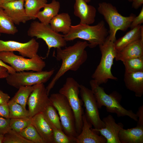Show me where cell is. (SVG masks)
Listing matches in <instances>:
<instances>
[{"label":"cell","instance_id":"obj_6","mask_svg":"<svg viewBox=\"0 0 143 143\" xmlns=\"http://www.w3.org/2000/svg\"><path fill=\"white\" fill-rule=\"evenodd\" d=\"M49 98L58 112L63 131L68 136L75 138L78 134L75 128L74 116L67 99L59 93L51 94Z\"/></svg>","mask_w":143,"mask_h":143},{"label":"cell","instance_id":"obj_14","mask_svg":"<svg viewBox=\"0 0 143 143\" xmlns=\"http://www.w3.org/2000/svg\"><path fill=\"white\" fill-rule=\"evenodd\" d=\"M0 7L5 10L15 24L24 23L31 20L26 13L24 0L2 3L0 4Z\"/></svg>","mask_w":143,"mask_h":143},{"label":"cell","instance_id":"obj_20","mask_svg":"<svg viewBox=\"0 0 143 143\" xmlns=\"http://www.w3.org/2000/svg\"><path fill=\"white\" fill-rule=\"evenodd\" d=\"M143 56V40L140 39L125 47L121 50L117 51L116 61H123Z\"/></svg>","mask_w":143,"mask_h":143},{"label":"cell","instance_id":"obj_13","mask_svg":"<svg viewBox=\"0 0 143 143\" xmlns=\"http://www.w3.org/2000/svg\"><path fill=\"white\" fill-rule=\"evenodd\" d=\"M39 47V43L34 38L24 43L0 39V52L17 51L22 56L32 58L38 55Z\"/></svg>","mask_w":143,"mask_h":143},{"label":"cell","instance_id":"obj_47","mask_svg":"<svg viewBox=\"0 0 143 143\" xmlns=\"http://www.w3.org/2000/svg\"><path fill=\"white\" fill-rule=\"evenodd\" d=\"M127 0L130 2H132L134 0Z\"/></svg>","mask_w":143,"mask_h":143},{"label":"cell","instance_id":"obj_21","mask_svg":"<svg viewBox=\"0 0 143 143\" xmlns=\"http://www.w3.org/2000/svg\"><path fill=\"white\" fill-rule=\"evenodd\" d=\"M140 39L143 40V26L139 25L131 29L124 35L114 42L115 47L118 51L129 44Z\"/></svg>","mask_w":143,"mask_h":143},{"label":"cell","instance_id":"obj_3","mask_svg":"<svg viewBox=\"0 0 143 143\" xmlns=\"http://www.w3.org/2000/svg\"><path fill=\"white\" fill-rule=\"evenodd\" d=\"M90 84L91 90L96 100L99 109L104 106L109 113L116 114L118 117L127 116L137 122L138 117L132 110H127L120 104L122 97L117 91H114L109 95L105 92L104 89L100 86L92 79Z\"/></svg>","mask_w":143,"mask_h":143},{"label":"cell","instance_id":"obj_15","mask_svg":"<svg viewBox=\"0 0 143 143\" xmlns=\"http://www.w3.org/2000/svg\"><path fill=\"white\" fill-rule=\"evenodd\" d=\"M102 121L105 127L100 129H91L98 134L103 136L106 140V143H120L118 135L120 130L123 128L121 123H117L113 116L110 115L104 118Z\"/></svg>","mask_w":143,"mask_h":143},{"label":"cell","instance_id":"obj_30","mask_svg":"<svg viewBox=\"0 0 143 143\" xmlns=\"http://www.w3.org/2000/svg\"><path fill=\"white\" fill-rule=\"evenodd\" d=\"M122 62L125 67V72L143 71V56L126 60Z\"/></svg>","mask_w":143,"mask_h":143},{"label":"cell","instance_id":"obj_45","mask_svg":"<svg viewBox=\"0 0 143 143\" xmlns=\"http://www.w3.org/2000/svg\"><path fill=\"white\" fill-rule=\"evenodd\" d=\"M87 3H88L91 1V0H84Z\"/></svg>","mask_w":143,"mask_h":143},{"label":"cell","instance_id":"obj_44","mask_svg":"<svg viewBox=\"0 0 143 143\" xmlns=\"http://www.w3.org/2000/svg\"><path fill=\"white\" fill-rule=\"evenodd\" d=\"M17 0H3V3H6L9 2Z\"/></svg>","mask_w":143,"mask_h":143},{"label":"cell","instance_id":"obj_29","mask_svg":"<svg viewBox=\"0 0 143 143\" xmlns=\"http://www.w3.org/2000/svg\"><path fill=\"white\" fill-rule=\"evenodd\" d=\"M45 118L56 128L62 130L60 118L57 110L51 103L42 112Z\"/></svg>","mask_w":143,"mask_h":143},{"label":"cell","instance_id":"obj_35","mask_svg":"<svg viewBox=\"0 0 143 143\" xmlns=\"http://www.w3.org/2000/svg\"><path fill=\"white\" fill-rule=\"evenodd\" d=\"M10 119L0 117V135L4 136L11 128L10 125Z\"/></svg>","mask_w":143,"mask_h":143},{"label":"cell","instance_id":"obj_34","mask_svg":"<svg viewBox=\"0 0 143 143\" xmlns=\"http://www.w3.org/2000/svg\"><path fill=\"white\" fill-rule=\"evenodd\" d=\"M3 143H33L11 129L4 135Z\"/></svg>","mask_w":143,"mask_h":143},{"label":"cell","instance_id":"obj_16","mask_svg":"<svg viewBox=\"0 0 143 143\" xmlns=\"http://www.w3.org/2000/svg\"><path fill=\"white\" fill-rule=\"evenodd\" d=\"M74 14L80 19V24L90 25L95 21L96 10L93 6L88 5L84 0H75Z\"/></svg>","mask_w":143,"mask_h":143},{"label":"cell","instance_id":"obj_38","mask_svg":"<svg viewBox=\"0 0 143 143\" xmlns=\"http://www.w3.org/2000/svg\"><path fill=\"white\" fill-rule=\"evenodd\" d=\"M138 118L137 126H143V105L140 106L136 114Z\"/></svg>","mask_w":143,"mask_h":143},{"label":"cell","instance_id":"obj_2","mask_svg":"<svg viewBox=\"0 0 143 143\" xmlns=\"http://www.w3.org/2000/svg\"><path fill=\"white\" fill-rule=\"evenodd\" d=\"M109 35V31L103 20L94 25L79 24L72 25L69 33L64 35L66 41L79 38L87 41L88 47L93 48L103 44Z\"/></svg>","mask_w":143,"mask_h":143},{"label":"cell","instance_id":"obj_26","mask_svg":"<svg viewBox=\"0 0 143 143\" xmlns=\"http://www.w3.org/2000/svg\"><path fill=\"white\" fill-rule=\"evenodd\" d=\"M47 2V0H24V7L27 15L31 20L36 19L40 10Z\"/></svg>","mask_w":143,"mask_h":143},{"label":"cell","instance_id":"obj_27","mask_svg":"<svg viewBox=\"0 0 143 143\" xmlns=\"http://www.w3.org/2000/svg\"><path fill=\"white\" fill-rule=\"evenodd\" d=\"M35 85L20 87L12 99L26 109L28 99Z\"/></svg>","mask_w":143,"mask_h":143},{"label":"cell","instance_id":"obj_32","mask_svg":"<svg viewBox=\"0 0 143 143\" xmlns=\"http://www.w3.org/2000/svg\"><path fill=\"white\" fill-rule=\"evenodd\" d=\"M45 119L52 130L54 143H75V138H73L68 136L62 130H60L56 128L46 118Z\"/></svg>","mask_w":143,"mask_h":143},{"label":"cell","instance_id":"obj_11","mask_svg":"<svg viewBox=\"0 0 143 143\" xmlns=\"http://www.w3.org/2000/svg\"><path fill=\"white\" fill-rule=\"evenodd\" d=\"M79 93L85 108L84 114L88 120L95 129L105 127V124L100 117L97 101L91 90L79 85Z\"/></svg>","mask_w":143,"mask_h":143},{"label":"cell","instance_id":"obj_48","mask_svg":"<svg viewBox=\"0 0 143 143\" xmlns=\"http://www.w3.org/2000/svg\"><path fill=\"white\" fill-rule=\"evenodd\" d=\"M0 35H1V34L0 33Z\"/></svg>","mask_w":143,"mask_h":143},{"label":"cell","instance_id":"obj_39","mask_svg":"<svg viewBox=\"0 0 143 143\" xmlns=\"http://www.w3.org/2000/svg\"><path fill=\"white\" fill-rule=\"evenodd\" d=\"M10 99L8 94L0 90V105L7 104Z\"/></svg>","mask_w":143,"mask_h":143},{"label":"cell","instance_id":"obj_43","mask_svg":"<svg viewBox=\"0 0 143 143\" xmlns=\"http://www.w3.org/2000/svg\"><path fill=\"white\" fill-rule=\"evenodd\" d=\"M4 136L0 135V143H3Z\"/></svg>","mask_w":143,"mask_h":143},{"label":"cell","instance_id":"obj_36","mask_svg":"<svg viewBox=\"0 0 143 143\" xmlns=\"http://www.w3.org/2000/svg\"><path fill=\"white\" fill-rule=\"evenodd\" d=\"M143 23V7L140 13L137 16H136L132 21L129 28L131 29H133Z\"/></svg>","mask_w":143,"mask_h":143},{"label":"cell","instance_id":"obj_17","mask_svg":"<svg viewBox=\"0 0 143 143\" xmlns=\"http://www.w3.org/2000/svg\"><path fill=\"white\" fill-rule=\"evenodd\" d=\"M83 126L81 133L75 138L76 143H106V140L91 129L92 124L84 114L82 116Z\"/></svg>","mask_w":143,"mask_h":143},{"label":"cell","instance_id":"obj_19","mask_svg":"<svg viewBox=\"0 0 143 143\" xmlns=\"http://www.w3.org/2000/svg\"><path fill=\"white\" fill-rule=\"evenodd\" d=\"M124 81L127 88L133 92L137 97L143 95V71L125 72Z\"/></svg>","mask_w":143,"mask_h":143},{"label":"cell","instance_id":"obj_33","mask_svg":"<svg viewBox=\"0 0 143 143\" xmlns=\"http://www.w3.org/2000/svg\"><path fill=\"white\" fill-rule=\"evenodd\" d=\"M31 124H33L32 117L10 119V125L11 129L19 133Z\"/></svg>","mask_w":143,"mask_h":143},{"label":"cell","instance_id":"obj_4","mask_svg":"<svg viewBox=\"0 0 143 143\" xmlns=\"http://www.w3.org/2000/svg\"><path fill=\"white\" fill-rule=\"evenodd\" d=\"M97 10L109 25V38L114 42L116 39L115 36L117 31L120 30L124 32L127 30L136 16L133 14L127 16H122L115 6L105 2L99 3Z\"/></svg>","mask_w":143,"mask_h":143},{"label":"cell","instance_id":"obj_12","mask_svg":"<svg viewBox=\"0 0 143 143\" xmlns=\"http://www.w3.org/2000/svg\"><path fill=\"white\" fill-rule=\"evenodd\" d=\"M44 84L35 85L34 88L29 98L27 104L30 117H32L37 114L43 112L51 103Z\"/></svg>","mask_w":143,"mask_h":143},{"label":"cell","instance_id":"obj_24","mask_svg":"<svg viewBox=\"0 0 143 143\" xmlns=\"http://www.w3.org/2000/svg\"><path fill=\"white\" fill-rule=\"evenodd\" d=\"M43 10L40 11L37 16L40 22L45 24H49L51 20L58 14L60 8V2L56 0H52L46 3Z\"/></svg>","mask_w":143,"mask_h":143},{"label":"cell","instance_id":"obj_10","mask_svg":"<svg viewBox=\"0 0 143 143\" xmlns=\"http://www.w3.org/2000/svg\"><path fill=\"white\" fill-rule=\"evenodd\" d=\"M55 70L39 72L25 71L9 74L6 78L7 83L19 89L22 86H32L46 82L54 73Z\"/></svg>","mask_w":143,"mask_h":143},{"label":"cell","instance_id":"obj_40","mask_svg":"<svg viewBox=\"0 0 143 143\" xmlns=\"http://www.w3.org/2000/svg\"><path fill=\"white\" fill-rule=\"evenodd\" d=\"M9 74L6 68L0 66V79L6 78Z\"/></svg>","mask_w":143,"mask_h":143},{"label":"cell","instance_id":"obj_25","mask_svg":"<svg viewBox=\"0 0 143 143\" xmlns=\"http://www.w3.org/2000/svg\"><path fill=\"white\" fill-rule=\"evenodd\" d=\"M15 24L5 10L0 7V33L15 34L18 31Z\"/></svg>","mask_w":143,"mask_h":143},{"label":"cell","instance_id":"obj_1","mask_svg":"<svg viewBox=\"0 0 143 143\" xmlns=\"http://www.w3.org/2000/svg\"><path fill=\"white\" fill-rule=\"evenodd\" d=\"M88 45L86 41H79L64 49L56 48V57L58 61H61L62 64L59 70L46 87L48 95L56 82L66 72L69 70L77 71L86 61L88 56L85 49Z\"/></svg>","mask_w":143,"mask_h":143},{"label":"cell","instance_id":"obj_37","mask_svg":"<svg viewBox=\"0 0 143 143\" xmlns=\"http://www.w3.org/2000/svg\"><path fill=\"white\" fill-rule=\"evenodd\" d=\"M0 117L9 118V110L8 104L0 105Z\"/></svg>","mask_w":143,"mask_h":143},{"label":"cell","instance_id":"obj_7","mask_svg":"<svg viewBox=\"0 0 143 143\" xmlns=\"http://www.w3.org/2000/svg\"><path fill=\"white\" fill-rule=\"evenodd\" d=\"M67 99L74 114L75 128L78 135L83 126L82 116L84 114L82 107L83 102L79 97V84L73 78L69 77L59 91Z\"/></svg>","mask_w":143,"mask_h":143},{"label":"cell","instance_id":"obj_5","mask_svg":"<svg viewBox=\"0 0 143 143\" xmlns=\"http://www.w3.org/2000/svg\"><path fill=\"white\" fill-rule=\"evenodd\" d=\"M114 42L108 36L104 42L99 46L101 55V59L92 78L99 85L106 83L110 79L118 80L117 78L113 75L111 70L117 51Z\"/></svg>","mask_w":143,"mask_h":143},{"label":"cell","instance_id":"obj_31","mask_svg":"<svg viewBox=\"0 0 143 143\" xmlns=\"http://www.w3.org/2000/svg\"><path fill=\"white\" fill-rule=\"evenodd\" d=\"M19 133L25 138L33 143H45L33 124L29 125Z\"/></svg>","mask_w":143,"mask_h":143},{"label":"cell","instance_id":"obj_22","mask_svg":"<svg viewBox=\"0 0 143 143\" xmlns=\"http://www.w3.org/2000/svg\"><path fill=\"white\" fill-rule=\"evenodd\" d=\"M119 138L120 143H143V126H137L132 128L120 130Z\"/></svg>","mask_w":143,"mask_h":143},{"label":"cell","instance_id":"obj_42","mask_svg":"<svg viewBox=\"0 0 143 143\" xmlns=\"http://www.w3.org/2000/svg\"><path fill=\"white\" fill-rule=\"evenodd\" d=\"M132 2V7L135 9H137L143 5V0H134Z\"/></svg>","mask_w":143,"mask_h":143},{"label":"cell","instance_id":"obj_46","mask_svg":"<svg viewBox=\"0 0 143 143\" xmlns=\"http://www.w3.org/2000/svg\"><path fill=\"white\" fill-rule=\"evenodd\" d=\"M3 0H0V4L3 3Z\"/></svg>","mask_w":143,"mask_h":143},{"label":"cell","instance_id":"obj_8","mask_svg":"<svg viewBox=\"0 0 143 143\" xmlns=\"http://www.w3.org/2000/svg\"><path fill=\"white\" fill-rule=\"evenodd\" d=\"M27 34L31 37H35L44 41L48 48L47 57L51 48H62L66 45L63 35L54 31L50 24H45L38 21H34L30 24Z\"/></svg>","mask_w":143,"mask_h":143},{"label":"cell","instance_id":"obj_28","mask_svg":"<svg viewBox=\"0 0 143 143\" xmlns=\"http://www.w3.org/2000/svg\"><path fill=\"white\" fill-rule=\"evenodd\" d=\"M8 104L9 108L10 118L29 117L28 110L12 99L9 100Z\"/></svg>","mask_w":143,"mask_h":143},{"label":"cell","instance_id":"obj_41","mask_svg":"<svg viewBox=\"0 0 143 143\" xmlns=\"http://www.w3.org/2000/svg\"><path fill=\"white\" fill-rule=\"evenodd\" d=\"M0 66L6 68L9 74H13L16 72L15 70L11 66L7 65L0 59Z\"/></svg>","mask_w":143,"mask_h":143},{"label":"cell","instance_id":"obj_23","mask_svg":"<svg viewBox=\"0 0 143 143\" xmlns=\"http://www.w3.org/2000/svg\"><path fill=\"white\" fill-rule=\"evenodd\" d=\"M49 24L56 32H61L64 35L69 32L72 26V20L69 14L62 13L57 14L51 20Z\"/></svg>","mask_w":143,"mask_h":143},{"label":"cell","instance_id":"obj_9","mask_svg":"<svg viewBox=\"0 0 143 143\" xmlns=\"http://www.w3.org/2000/svg\"><path fill=\"white\" fill-rule=\"evenodd\" d=\"M0 59L9 64L16 72L25 71L39 72L43 70L46 66L45 62L38 55L28 59L17 55L13 52H0Z\"/></svg>","mask_w":143,"mask_h":143},{"label":"cell","instance_id":"obj_18","mask_svg":"<svg viewBox=\"0 0 143 143\" xmlns=\"http://www.w3.org/2000/svg\"><path fill=\"white\" fill-rule=\"evenodd\" d=\"M33 125L45 143H54L52 130L42 112L32 117Z\"/></svg>","mask_w":143,"mask_h":143}]
</instances>
